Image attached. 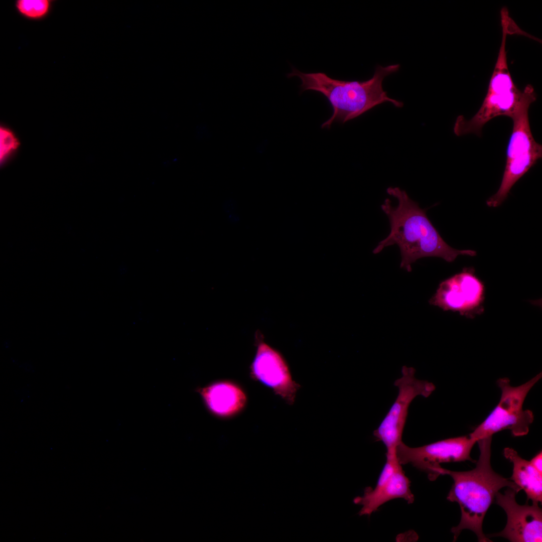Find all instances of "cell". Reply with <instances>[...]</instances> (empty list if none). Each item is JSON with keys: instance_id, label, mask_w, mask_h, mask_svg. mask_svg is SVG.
I'll return each mask as SVG.
<instances>
[{"instance_id": "obj_12", "label": "cell", "mask_w": 542, "mask_h": 542, "mask_svg": "<svg viewBox=\"0 0 542 542\" xmlns=\"http://www.w3.org/2000/svg\"><path fill=\"white\" fill-rule=\"evenodd\" d=\"M410 485L411 481L397 457H386L385 464L374 488L366 487L362 496L354 499V503L362 506L359 515H370L382 504L396 498H403L408 504L413 503L415 498Z\"/></svg>"}, {"instance_id": "obj_8", "label": "cell", "mask_w": 542, "mask_h": 542, "mask_svg": "<svg viewBox=\"0 0 542 542\" xmlns=\"http://www.w3.org/2000/svg\"><path fill=\"white\" fill-rule=\"evenodd\" d=\"M476 443L469 436L449 438L418 447H409L402 441L397 446L396 457L401 465L410 464L433 481L441 475L442 463L465 461L476 463L470 457Z\"/></svg>"}, {"instance_id": "obj_7", "label": "cell", "mask_w": 542, "mask_h": 542, "mask_svg": "<svg viewBox=\"0 0 542 542\" xmlns=\"http://www.w3.org/2000/svg\"><path fill=\"white\" fill-rule=\"evenodd\" d=\"M415 373L414 368L402 366L401 376L394 382L398 388L397 396L383 420L373 431L376 441L382 442L385 446L386 457L396 456V448L402 441L408 409L413 400L418 396L428 397L436 389L432 382L417 378Z\"/></svg>"}, {"instance_id": "obj_3", "label": "cell", "mask_w": 542, "mask_h": 542, "mask_svg": "<svg viewBox=\"0 0 542 542\" xmlns=\"http://www.w3.org/2000/svg\"><path fill=\"white\" fill-rule=\"evenodd\" d=\"M399 68L398 64L377 66L373 76L365 81L341 80L324 72L304 73L294 67L287 76L299 77L303 91H317L327 98L333 113L321 127L329 128L333 123H344L385 102L402 107L403 102L389 97L382 87L384 78L396 72Z\"/></svg>"}, {"instance_id": "obj_13", "label": "cell", "mask_w": 542, "mask_h": 542, "mask_svg": "<svg viewBox=\"0 0 542 542\" xmlns=\"http://www.w3.org/2000/svg\"><path fill=\"white\" fill-rule=\"evenodd\" d=\"M207 410L221 419L232 418L240 414L247 403L245 391L238 383L219 380L195 389Z\"/></svg>"}, {"instance_id": "obj_14", "label": "cell", "mask_w": 542, "mask_h": 542, "mask_svg": "<svg viewBox=\"0 0 542 542\" xmlns=\"http://www.w3.org/2000/svg\"><path fill=\"white\" fill-rule=\"evenodd\" d=\"M504 457L513 463V472L510 478L521 490L525 492L527 500L532 503L542 501V473L539 472L530 461L522 458L512 448L504 449Z\"/></svg>"}, {"instance_id": "obj_2", "label": "cell", "mask_w": 542, "mask_h": 542, "mask_svg": "<svg viewBox=\"0 0 542 542\" xmlns=\"http://www.w3.org/2000/svg\"><path fill=\"white\" fill-rule=\"evenodd\" d=\"M492 436L477 441L480 455L476 467L467 471H453L443 468L441 475H449L454 483L447 499L460 506L461 517L459 524L451 528L453 541L463 529H468L476 535L480 542L491 541L482 529L485 515L499 490L508 487L517 493L520 488L510 479L496 473L490 463Z\"/></svg>"}, {"instance_id": "obj_6", "label": "cell", "mask_w": 542, "mask_h": 542, "mask_svg": "<svg viewBox=\"0 0 542 542\" xmlns=\"http://www.w3.org/2000/svg\"><path fill=\"white\" fill-rule=\"evenodd\" d=\"M541 376L540 372L517 386L511 385L508 378L498 379L497 384L501 391L498 403L469 437L477 442L505 429L510 430L515 437L527 435L534 417L532 411L523 409V404L528 392Z\"/></svg>"}, {"instance_id": "obj_4", "label": "cell", "mask_w": 542, "mask_h": 542, "mask_svg": "<svg viewBox=\"0 0 542 542\" xmlns=\"http://www.w3.org/2000/svg\"><path fill=\"white\" fill-rule=\"evenodd\" d=\"M501 27V45L485 97L480 109L470 119L461 115L457 117L453 129L458 136L469 133L479 136L483 126L491 119L501 115L511 118L524 103L536 99L531 85L521 90L513 81L506 57V40L508 33L505 24H502Z\"/></svg>"}, {"instance_id": "obj_1", "label": "cell", "mask_w": 542, "mask_h": 542, "mask_svg": "<svg viewBox=\"0 0 542 542\" xmlns=\"http://www.w3.org/2000/svg\"><path fill=\"white\" fill-rule=\"evenodd\" d=\"M386 192L397 199L398 204L393 206L390 199L386 198L381 205L388 218L390 231L378 243L373 253H379L387 246L397 245L401 257L400 267L408 272L412 270V264L422 257H438L451 262L459 255H476L475 250H458L449 246L428 218L427 209L420 208L404 190L390 187Z\"/></svg>"}, {"instance_id": "obj_9", "label": "cell", "mask_w": 542, "mask_h": 542, "mask_svg": "<svg viewBox=\"0 0 542 542\" xmlns=\"http://www.w3.org/2000/svg\"><path fill=\"white\" fill-rule=\"evenodd\" d=\"M484 285L472 268H465L442 282L429 300L444 311L459 312L472 318L483 312Z\"/></svg>"}, {"instance_id": "obj_16", "label": "cell", "mask_w": 542, "mask_h": 542, "mask_svg": "<svg viewBox=\"0 0 542 542\" xmlns=\"http://www.w3.org/2000/svg\"><path fill=\"white\" fill-rule=\"evenodd\" d=\"M17 142L12 133L4 129H1V157L3 158L16 147Z\"/></svg>"}, {"instance_id": "obj_5", "label": "cell", "mask_w": 542, "mask_h": 542, "mask_svg": "<svg viewBox=\"0 0 542 542\" xmlns=\"http://www.w3.org/2000/svg\"><path fill=\"white\" fill-rule=\"evenodd\" d=\"M533 102L524 103L511 117L512 132L506 151V161L500 186L497 192L486 201L491 207L500 205L514 184L542 157V146L532 134L528 108Z\"/></svg>"}, {"instance_id": "obj_15", "label": "cell", "mask_w": 542, "mask_h": 542, "mask_svg": "<svg viewBox=\"0 0 542 542\" xmlns=\"http://www.w3.org/2000/svg\"><path fill=\"white\" fill-rule=\"evenodd\" d=\"M19 12L30 19H39L49 12L50 2L48 0H19L16 5Z\"/></svg>"}, {"instance_id": "obj_11", "label": "cell", "mask_w": 542, "mask_h": 542, "mask_svg": "<svg viewBox=\"0 0 542 542\" xmlns=\"http://www.w3.org/2000/svg\"><path fill=\"white\" fill-rule=\"evenodd\" d=\"M516 493L515 490L508 488L504 494L499 492L496 494L495 503L505 511L507 523L502 531L489 535L503 537L512 542L541 541V509L536 503L518 504Z\"/></svg>"}, {"instance_id": "obj_17", "label": "cell", "mask_w": 542, "mask_h": 542, "mask_svg": "<svg viewBox=\"0 0 542 542\" xmlns=\"http://www.w3.org/2000/svg\"><path fill=\"white\" fill-rule=\"evenodd\" d=\"M532 465L539 472L542 473V452L540 451L530 461Z\"/></svg>"}, {"instance_id": "obj_10", "label": "cell", "mask_w": 542, "mask_h": 542, "mask_svg": "<svg viewBox=\"0 0 542 542\" xmlns=\"http://www.w3.org/2000/svg\"><path fill=\"white\" fill-rule=\"evenodd\" d=\"M249 374L252 379L272 389L289 404L295 402L300 385L293 379L283 355L261 339L257 341Z\"/></svg>"}]
</instances>
